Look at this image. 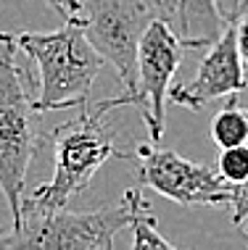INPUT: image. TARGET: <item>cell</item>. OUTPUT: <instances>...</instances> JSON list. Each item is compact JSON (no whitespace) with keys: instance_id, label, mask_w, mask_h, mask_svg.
Wrapping results in <instances>:
<instances>
[{"instance_id":"obj_5","label":"cell","mask_w":248,"mask_h":250,"mask_svg":"<svg viewBox=\"0 0 248 250\" xmlns=\"http://www.w3.org/2000/svg\"><path fill=\"white\" fill-rule=\"evenodd\" d=\"M79 116L64 121L53 132L56 150V171L48 185H40L35 195H29L40 206H69L77 195L90 187L92 177L109 158H130L113 143V134L103 126L106 113L92 111L90 103L79 108Z\"/></svg>"},{"instance_id":"obj_13","label":"cell","mask_w":248,"mask_h":250,"mask_svg":"<svg viewBox=\"0 0 248 250\" xmlns=\"http://www.w3.org/2000/svg\"><path fill=\"white\" fill-rule=\"evenodd\" d=\"M232 24H235V42H238L240 61L248 69V8H238L232 13Z\"/></svg>"},{"instance_id":"obj_12","label":"cell","mask_w":248,"mask_h":250,"mask_svg":"<svg viewBox=\"0 0 248 250\" xmlns=\"http://www.w3.org/2000/svg\"><path fill=\"white\" fill-rule=\"evenodd\" d=\"M217 174L227 182V185H232V187L243 185V182L248 179V143L219 147Z\"/></svg>"},{"instance_id":"obj_2","label":"cell","mask_w":248,"mask_h":250,"mask_svg":"<svg viewBox=\"0 0 248 250\" xmlns=\"http://www.w3.org/2000/svg\"><path fill=\"white\" fill-rule=\"evenodd\" d=\"M132 206L122 198L119 206L90 213L66 211V206H40L22 198V216L5 234L0 248L11 250H111L113 237L130 229Z\"/></svg>"},{"instance_id":"obj_7","label":"cell","mask_w":248,"mask_h":250,"mask_svg":"<svg viewBox=\"0 0 248 250\" xmlns=\"http://www.w3.org/2000/svg\"><path fill=\"white\" fill-rule=\"evenodd\" d=\"M132 158L140 185L180 206H230L232 200V185H227L217 168L206 164L187 161L153 143H137Z\"/></svg>"},{"instance_id":"obj_14","label":"cell","mask_w":248,"mask_h":250,"mask_svg":"<svg viewBox=\"0 0 248 250\" xmlns=\"http://www.w3.org/2000/svg\"><path fill=\"white\" fill-rule=\"evenodd\" d=\"M230 208H232V224H243L248 219V179L243 185H235L232 187V200H230Z\"/></svg>"},{"instance_id":"obj_16","label":"cell","mask_w":248,"mask_h":250,"mask_svg":"<svg viewBox=\"0 0 248 250\" xmlns=\"http://www.w3.org/2000/svg\"><path fill=\"white\" fill-rule=\"evenodd\" d=\"M240 227H243V234L248 237V221H243V224H240Z\"/></svg>"},{"instance_id":"obj_8","label":"cell","mask_w":248,"mask_h":250,"mask_svg":"<svg viewBox=\"0 0 248 250\" xmlns=\"http://www.w3.org/2000/svg\"><path fill=\"white\" fill-rule=\"evenodd\" d=\"M246 90H248V71L243 69V61H240L238 53L235 24H232V13H230L222 35L209 45V53L201 61L196 77L187 84L169 90L166 98L177 105L190 108V111H203L211 100L235 98Z\"/></svg>"},{"instance_id":"obj_15","label":"cell","mask_w":248,"mask_h":250,"mask_svg":"<svg viewBox=\"0 0 248 250\" xmlns=\"http://www.w3.org/2000/svg\"><path fill=\"white\" fill-rule=\"evenodd\" d=\"M45 3H48L50 8H56L58 13H61L64 21H66V19H77V16H79V11H82L79 0H45Z\"/></svg>"},{"instance_id":"obj_10","label":"cell","mask_w":248,"mask_h":250,"mask_svg":"<svg viewBox=\"0 0 248 250\" xmlns=\"http://www.w3.org/2000/svg\"><path fill=\"white\" fill-rule=\"evenodd\" d=\"M124 198L130 200L132 206V219H130V229H132V248H164V250H172L174 245L169 240L158 232V221L153 216L148 200L140 187H132V190L124 192Z\"/></svg>"},{"instance_id":"obj_9","label":"cell","mask_w":248,"mask_h":250,"mask_svg":"<svg viewBox=\"0 0 248 250\" xmlns=\"http://www.w3.org/2000/svg\"><path fill=\"white\" fill-rule=\"evenodd\" d=\"M174 32L180 35L185 48H209L222 35L227 16L219 11L217 0H172Z\"/></svg>"},{"instance_id":"obj_4","label":"cell","mask_w":248,"mask_h":250,"mask_svg":"<svg viewBox=\"0 0 248 250\" xmlns=\"http://www.w3.org/2000/svg\"><path fill=\"white\" fill-rule=\"evenodd\" d=\"M79 21L85 26V35L103 61H109L116 71L124 92L116 98L100 100L92 108L98 113H109L113 108L130 103L137 90V45L145 26L161 8V0H79Z\"/></svg>"},{"instance_id":"obj_3","label":"cell","mask_w":248,"mask_h":250,"mask_svg":"<svg viewBox=\"0 0 248 250\" xmlns=\"http://www.w3.org/2000/svg\"><path fill=\"white\" fill-rule=\"evenodd\" d=\"M11 32H0V192H3L13 224L22 216L26 171L37 155L40 111L26 92L22 71L13 63Z\"/></svg>"},{"instance_id":"obj_11","label":"cell","mask_w":248,"mask_h":250,"mask_svg":"<svg viewBox=\"0 0 248 250\" xmlns=\"http://www.w3.org/2000/svg\"><path fill=\"white\" fill-rule=\"evenodd\" d=\"M211 140L217 143V147H230V145L248 143V108H240L238 100L232 98L230 105H225L222 111L214 116Z\"/></svg>"},{"instance_id":"obj_17","label":"cell","mask_w":248,"mask_h":250,"mask_svg":"<svg viewBox=\"0 0 248 250\" xmlns=\"http://www.w3.org/2000/svg\"><path fill=\"white\" fill-rule=\"evenodd\" d=\"M238 8H248V0H240V3H238Z\"/></svg>"},{"instance_id":"obj_6","label":"cell","mask_w":248,"mask_h":250,"mask_svg":"<svg viewBox=\"0 0 248 250\" xmlns=\"http://www.w3.org/2000/svg\"><path fill=\"white\" fill-rule=\"evenodd\" d=\"M185 56V45L166 16H156L145 26L137 45V90L130 98L132 108L145 119L151 143L158 145L166 124V95L169 82Z\"/></svg>"},{"instance_id":"obj_1","label":"cell","mask_w":248,"mask_h":250,"mask_svg":"<svg viewBox=\"0 0 248 250\" xmlns=\"http://www.w3.org/2000/svg\"><path fill=\"white\" fill-rule=\"evenodd\" d=\"M11 40L40 69V95L35 100L40 113L90 103L103 56L90 45L79 16L66 19L56 32H11Z\"/></svg>"}]
</instances>
